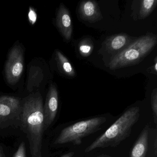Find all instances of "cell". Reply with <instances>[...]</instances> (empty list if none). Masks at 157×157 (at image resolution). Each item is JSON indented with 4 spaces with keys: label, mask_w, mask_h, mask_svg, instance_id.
<instances>
[{
    "label": "cell",
    "mask_w": 157,
    "mask_h": 157,
    "mask_svg": "<svg viewBox=\"0 0 157 157\" xmlns=\"http://www.w3.org/2000/svg\"><path fill=\"white\" fill-rule=\"evenodd\" d=\"M155 72L157 73V57L155 58V65H154V67H153Z\"/></svg>",
    "instance_id": "19"
},
{
    "label": "cell",
    "mask_w": 157,
    "mask_h": 157,
    "mask_svg": "<svg viewBox=\"0 0 157 157\" xmlns=\"http://www.w3.org/2000/svg\"><path fill=\"white\" fill-rule=\"evenodd\" d=\"M56 24L64 39L69 41L73 32L72 21L68 10L62 3L60 4L57 13Z\"/></svg>",
    "instance_id": "7"
},
{
    "label": "cell",
    "mask_w": 157,
    "mask_h": 157,
    "mask_svg": "<svg viewBox=\"0 0 157 157\" xmlns=\"http://www.w3.org/2000/svg\"><path fill=\"white\" fill-rule=\"evenodd\" d=\"M106 121L105 117H97L71 125L62 129L55 143H71L75 145H80L82 139L100 130Z\"/></svg>",
    "instance_id": "4"
},
{
    "label": "cell",
    "mask_w": 157,
    "mask_h": 157,
    "mask_svg": "<svg viewBox=\"0 0 157 157\" xmlns=\"http://www.w3.org/2000/svg\"><path fill=\"white\" fill-rule=\"evenodd\" d=\"M74 155V152L71 151V152H68L66 154H64L60 157H73Z\"/></svg>",
    "instance_id": "18"
},
{
    "label": "cell",
    "mask_w": 157,
    "mask_h": 157,
    "mask_svg": "<svg viewBox=\"0 0 157 157\" xmlns=\"http://www.w3.org/2000/svg\"><path fill=\"white\" fill-rule=\"evenodd\" d=\"M20 107V101L17 98L8 95L0 97V121L12 116Z\"/></svg>",
    "instance_id": "10"
},
{
    "label": "cell",
    "mask_w": 157,
    "mask_h": 157,
    "mask_svg": "<svg viewBox=\"0 0 157 157\" xmlns=\"http://www.w3.org/2000/svg\"><path fill=\"white\" fill-rule=\"evenodd\" d=\"M58 93L56 87L51 84L47 95L45 105L44 107L45 127H48L56 116L58 109Z\"/></svg>",
    "instance_id": "6"
},
{
    "label": "cell",
    "mask_w": 157,
    "mask_h": 157,
    "mask_svg": "<svg viewBox=\"0 0 157 157\" xmlns=\"http://www.w3.org/2000/svg\"><path fill=\"white\" fill-rule=\"evenodd\" d=\"M55 54L56 60L59 70L67 77H75V71L67 58L59 50H56Z\"/></svg>",
    "instance_id": "12"
},
{
    "label": "cell",
    "mask_w": 157,
    "mask_h": 157,
    "mask_svg": "<svg viewBox=\"0 0 157 157\" xmlns=\"http://www.w3.org/2000/svg\"><path fill=\"white\" fill-rule=\"evenodd\" d=\"M157 43L155 35H147L137 38L113 57L109 64V68L115 70L139 63L153 50Z\"/></svg>",
    "instance_id": "3"
},
{
    "label": "cell",
    "mask_w": 157,
    "mask_h": 157,
    "mask_svg": "<svg viewBox=\"0 0 157 157\" xmlns=\"http://www.w3.org/2000/svg\"><path fill=\"white\" fill-rule=\"evenodd\" d=\"M112 157L111 156H108V155H100V156H97V157Z\"/></svg>",
    "instance_id": "21"
},
{
    "label": "cell",
    "mask_w": 157,
    "mask_h": 157,
    "mask_svg": "<svg viewBox=\"0 0 157 157\" xmlns=\"http://www.w3.org/2000/svg\"><path fill=\"white\" fill-rule=\"evenodd\" d=\"M13 157H26V149L24 142H21Z\"/></svg>",
    "instance_id": "16"
},
{
    "label": "cell",
    "mask_w": 157,
    "mask_h": 157,
    "mask_svg": "<svg viewBox=\"0 0 157 157\" xmlns=\"http://www.w3.org/2000/svg\"><path fill=\"white\" fill-rule=\"evenodd\" d=\"M148 124L146 125L134 144L129 157H145L147 154L148 142Z\"/></svg>",
    "instance_id": "11"
},
{
    "label": "cell",
    "mask_w": 157,
    "mask_h": 157,
    "mask_svg": "<svg viewBox=\"0 0 157 157\" xmlns=\"http://www.w3.org/2000/svg\"><path fill=\"white\" fill-rule=\"evenodd\" d=\"M0 157H5V154L2 150V148L0 147Z\"/></svg>",
    "instance_id": "20"
},
{
    "label": "cell",
    "mask_w": 157,
    "mask_h": 157,
    "mask_svg": "<svg viewBox=\"0 0 157 157\" xmlns=\"http://www.w3.org/2000/svg\"><path fill=\"white\" fill-rule=\"evenodd\" d=\"M80 17L83 21L94 23L103 19L98 3L94 1H84L78 8Z\"/></svg>",
    "instance_id": "8"
},
{
    "label": "cell",
    "mask_w": 157,
    "mask_h": 157,
    "mask_svg": "<svg viewBox=\"0 0 157 157\" xmlns=\"http://www.w3.org/2000/svg\"><path fill=\"white\" fill-rule=\"evenodd\" d=\"M131 39V37L127 34H117L107 38L103 45L107 51L110 53H113L115 56L130 44Z\"/></svg>",
    "instance_id": "9"
},
{
    "label": "cell",
    "mask_w": 157,
    "mask_h": 157,
    "mask_svg": "<svg viewBox=\"0 0 157 157\" xmlns=\"http://www.w3.org/2000/svg\"><path fill=\"white\" fill-rule=\"evenodd\" d=\"M139 11L140 18L144 19L149 16L156 8L157 0H143L140 1Z\"/></svg>",
    "instance_id": "13"
},
{
    "label": "cell",
    "mask_w": 157,
    "mask_h": 157,
    "mask_svg": "<svg viewBox=\"0 0 157 157\" xmlns=\"http://www.w3.org/2000/svg\"><path fill=\"white\" fill-rule=\"evenodd\" d=\"M151 106L153 112L154 123L157 124V90L155 89L151 94Z\"/></svg>",
    "instance_id": "15"
},
{
    "label": "cell",
    "mask_w": 157,
    "mask_h": 157,
    "mask_svg": "<svg viewBox=\"0 0 157 157\" xmlns=\"http://www.w3.org/2000/svg\"><path fill=\"white\" fill-rule=\"evenodd\" d=\"M28 19H29L30 23L33 25L35 24L37 20V14L35 11L34 9L32 7H30V9H29V11L28 13Z\"/></svg>",
    "instance_id": "17"
},
{
    "label": "cell",
    "mask_w": 157,
    "mask_h": 157,
    "mask_svg": "<svg viewBox=\"0 0 157 157\" xmlns=\"http://www.w3.org/2000/svg\"><path fill=\"white\" fill-rule=\"evenodd\" d=\"M80 54L82 56H89L92 53L94 45L92 41L89 38H85L81 41L78 45Z\"/></svg>",
    "instance_id": "14"
},
{
    "label": "cell",
    "mask_w": 157,
    "mask_h": 157,
    "mask_svg": "<svg viewBox=\"0 0 157 157\" xmlns=\"http://www.w3.org/2000/svg\"><path fill=\"white\" fill-rule=\"evenodd\" d=\"M24 51L19 45L12 48L6 61L5 73L9 84L14 85L19 82L24 70Z\"/></svg>",
    "instance_id": "5"
},
{
    "label": "cell",
    "mask_w": 157,
    "mask_h": 157,
    "mask_svg": "<svg viewBox=\"0 0 157 157\" xmlns=\"http://www.w3.org/2000/svg\"><path fill=\"white\" fill-rule=\"evenodd\" d=\"M140 109L134 106L127 109L103 134L97 138L84 152H90L98 148L116 147L130 136L134 125L138 121Z\"/></svg>",
    "instance_id": "2"
},
{
    "label": "cell",
    "mask_w": 157,
    "mask_h": 157,
    "mask_svg": "<svg viewBox=\"0 0 157 157\" xmlns=\"http://www.w3.org/2000/svg\"><path fill=\"white\" fill-rule=\"evenodd\" d=\"M22 127L27 135L32 157H42L43 133L45 129L43 99L40 95L28 98L21 114Z\"/></svg>",
    "instance_id": "1"
}]
</instances>
